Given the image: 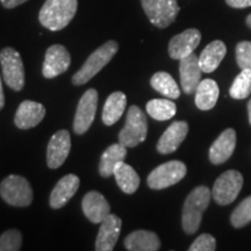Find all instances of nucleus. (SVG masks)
I'll use <instances>...</instances> for the list:
<instances>
[{"instance_id": "30", "label": "nucleus", "mask_w": 251, "mask_h": 251, "mask_svg": "<svg viewBox=\"0 0 251 251\" xmlns=\"http://www.w3.org/2000/svg\"><path fill=\"white\" fill-rule=\"evenodd\" d=\"M230 222L235 228H242L251 222V196L247 197L230 215Z\"/></svg>"}, {"instance_id": "19", "label": "nucleus", "mask_w": 251, "mask_h": 251, "mask_svg": "<svg viewBox=\"0 0 251 251\" xmlns=\"http://www.w3.org/2000/svg\"><path fill=\"white\" fill-rule=\"evenodd\" d=\"M84 215L92 224H101L102 220L111 212V206L106 198L97 191H90L83 198L81 201Z\"/></svg>"}, {"instance_id": "35", "label": "nucleus", "mask_w": 251, "mask_h": 251, "mask_svg": "<svg viewBox=\"0 0 251 251\" xmlns=\"http://www.w3.org/2000/svg\"><path fill=\"white\" fill-rule=\"evenodd\" d=\"M26 1H28V0H0L1 5L4 6L5 8H8V9L18 7V6L25 4Z\"/></svg>"}, {"instance_id": "7", "label": "nucleus", "mask_w": 251, "mask_h": 251, "mask_svg": "<svg viewBox=\"0 0 251 251\" xmlns=\"http://www.w3.org/2000/svg\"><path fill=\"white\" fill-rule=\"evenodd\" d=\"M141 5L149 21L157 28H166L179 13L177 0H141Z\"/></svg>"}, {"instance_id": "16", "label": "nucleus", "mask_w": 251, "mask_h": 251, "mask_svg": "<svg viewBox=\"0 0 251 251\" xmlns=\"http://www.w3.org/2000/svg\"><path fill=\"white\" fill-rule=\"evenodd\" d=\"M188 125L186 121H175L166 128V130L159 137L156 149L162 155H169L175 152L180 144L186 139Z\"/></svg>"}, {"instance_id": "18", "label": "nucleus", "mask_w": 251, "mask_h": 251, "mask_svg": "<svg viewBox=\"0 0 251 251\" xmlns=\"http://www.w3.org/2000/svg\"><path fill=\"white\" fill-rule=\"evenodd\" d=\"M46 117V108L42 103L25 100L19 105L14 117V124L19 129H30L36 127Z\"/></svg>"}, {"instance_id": "14", "label": "nucleus", "mask_w": 251, "mask_h": 251, "mask_svg": "<svg viewBox=\"0 0 251 251\" xmlns=\"http://www.w3.org/2000/svg\"><path fill=\"white\" fill-rule=\"evenodd\" d=\"M122 221L118 215L109 214L100 224L99 233L96 240L97 251H112L120 236Z\"/></svg>"}, {"instance_id": "27", "label": "nucleus", "mask_w": 251, "mask_h": 251, "mask_svg": "<svg viewBox=\"0 0 251 251\" xmlns=\"http://www.w3.org/2000/svg\"><path fill=\"white\" fill-rule=\"evenodd\" d=\"M150 85L166 98L178 99L180 97V89L178 87L174 77L168 72H156L150 79Z\"/></svg>"}, {"instance_id": "17", "label": "nucleus", "mask_w": 251, "mask_h": 251, "mask_svg": "<svg viewBox=\"0 0 251 251\" xmlns=\"http://www.w3.org/2000/svg\"><path fill=\"white\" fill-rule=\"evenodd\" d=\"M79 177L74 174H69L61 178L52 188L49 198V205L52 209H59L69 202V200L76 194L79 187Z\"/></svg>"}, {"instance_id": "31", "label": "nucleus", "mask_w": 251, "mask_h": 251, "mask_svg": "<svg viewBox=\"0 0 251 251\" xmlns=\"http://www.w3.org/2000/svg\"><path fill=\"white\" fill-rule=\"evenodd\" d=\"M23 246V235L18 229H9L0 235V251H18Z\"/></svg>"}, {"instance_id": "33", "label": "nucleus", "mask_w": 251, "mask_h": 251, "mask_svg": "<svg viewBox=\"0 0 251 251\" xmlns=\"http://www.w3.org/2000/svg\"><path fill=\"white\" fill-rule=\"evenodd\" d=\"M216 249L215 238L209 234H201L188 248L190 251H214Z\"/></svg>"}, {"instance_id": "38", "label": "nucleus", "mask_w": 251, "mask_h": 251, "mask_svg": "<svg viewBox=\"0 0 251 251\" xmlns=\"http://www.w3.org/2000/svg\"><path fill=\"white\" fill-rule=\"evenodd\" d=\"M247 25H248V27H249L251 29V14H249L247 17Z\"/></svg>"}, {"instance_id": "3", "label": "nucleus", "mask_w": 251, "mask_h": 251, "mask_svg": "<svg viewBox=\"0 0 251 251\" xmlns=\"http://www.w3.org/2000/svg\"><path fill=\"white\" fill-rule=\"evenodd\" d=\"M118 50L119 45L114 40L107 41L98 49L94 50L84 63L83 67L72 76V84L76 86H80L90 81L112 61Z\"/></svg>"}, {"instance_id": "23", "label": "nucleus", "mask_w": 251, "mask_h": 251, "mask_svg": "<svg viewBox=\"0 0 251 251\" xmlns=\"http://www.w3.org/2000/svg\"><path fill=\"white\" fill-rule=\"evenodd\" d=\"M126 156H127V147L122 146L120 142L109 146L108 148L102 152L101 157H100V176L103 178L111 177L113 172H114L115 166L118 165V163L124 162Z\"/></svg>"}, {"instance_id": "12", "label": "nucleus", "mask_w": 251, "mask_h": 251, "mask_svg": "<svg viewBox=\"0 0 251 251\" xmlns=\"http://www.w3.org/2000/svg\"><path fill=\"white\" fill-rule=\"evenodd\" d=\"M71 150V137L68 130L62 129L52 135L47 148V164L50 169H58L64 164Z\"/></svg>"}, {"instance_id": "4", "label": "nucleus", "mask_w": 251, "mask_h": 251, "mask_svg": "<svg viewBox=\"0 0 251 251\" xmlns=\"http://www.w3.org/2000/svg\"><path fill=\"white\" fill-rule=\"evenodd\" d=\"M148 120L139 106H130L127 112L126 125L119 133V142L127 148H134L147 139Z\"/></svg>"}, {"instance_id": "1", "label": "nucleus", "mask_w": 251, "mask_h": 251, "mask_svg": "<svg viewBox=\"0 0 251 251\" xmlns=\"http://www.w3.org/2000/svg\"><path fill=\"white\" fill-rule=\"evenodd\" d=\"M78 0H46L39 13V21L51 31L64 29L77 13Z\"/></svg>"}, {"instance_id": "24", "label": "nucleus", "mask_w": 251, "mask_h": 251, "mask_svg": "<svg viewBox=\"0 0 251 251\" xmlns=\"http://www.w3.org/2000/svg\"><path fill=\"white\" fill-rule=\"evenodd\" d=\"M127 107V97L122 92H113L106 99L102 108V122L105 126H113L120 120Z\"/></svg>"}, {"instance_id": "2", "label": "nucleus", "mask_w": 251, "mask_h": 251, "mask_svg": "<svg viewBox=\"0 0 251 251\" xmlns=\"http://www.w3.org/2000/svg\"><path fill=\"white\" fill-rule=\"evenodd\" d=\"M211 198L212 191L207 186H198L187 196L181 213V226L187 235L198 231Z\"/></svg>"}, {"instance_id": "29", "label": "nucleus", "mask_w": 251, "mask_h": 251, "mask_svg": "<svg viewBox=\"0 0 251 251\" xmlns=\"http://www.w3.org/2000/svg\"><path fill=\"white\" fill-rule=\"evenodd\" d=\"M251 93V70L242 69L231 84L229 94L234 99H246Z\"/></svg>"}, {"instance_id": "34", "label": "nucleus", "mask_w": 251, "mask_h": 251, "mask_svg": "<svg viewBox=\"0 0 251 251\" xmlns=\"http://www.w3.org/2000/svg\"><path fill=\"white\" fill-rule=\"evenodd\" d=\"M226 2L233 8H247L251 6V0H226Z\"/></svg>"}, {"instance_id": "25", "label": "nucleus", "mask_w": 251, "mask_h": 251, "mask_svg": "<svg viewBox=\"0 0 251 251\" xmlns=\"http://www.w3.org/2000/svg\"><path fill=\"white\" fill-rule=\"evenodd\" d=\"M196 105L201 111H209L216 105L219 99V85L211 78L201 79L196 90Z\"/></svg>"}, {"instance_id": "32", "label": "nucleus", "mask_w": 251, "mask_h": 251, "mask_svg": "<svg viewBox=\"0 0 251 251\" xmlns=\"http://www.w3.org/2000/svg\"><path fill=\"white\" fill-rule=\"evenodd\" d=\"M236 62L241 69H250L251 70V42L250 41H242L237 43L236 49Z\"/></svg>"}, {"instance_id": "37", "label": "nucleus", "mask_w": 251, "mask_h": 251, "mask_svg": "<svg viewBox=\"0 0 251 251\" xmlns=\"http://www.w3.org/2000/svg\"><path fill=\"white\" fill-rule=\"evenodd\" d=\"M248 115H249V122L251 125V99L248 102Z\"/></svg>"}, {"instance_id": "36", "label": "nucleus", "mask_w": 251, "mask_h": 251, "mask_svg": "<svg viewBox=\"0 0 251 251\" xmlns=\"http://www.w3.org/2000/svg\"><path fill=\"white\" fill-rule=\"evenodd\" d=\"M4 106H5V94H4V89H2V79L1 77H0V111H1Z\"/></svg>"}, {"instance_id": "28", "label": "nucleus", "mask_w": 251, "mask_h": 251, "mask_svg": "<svg viewBox=\"0 0 251 251\" xmlns=\"http://www.w3.org/2000/svg\"><path fill=\"white\" fill-rule=\"evenodd\" d=\"M147 113L158 121L170 120L177 113V106L169 99H152L147 102Z\"/></svg>"}, {"instance_id": "10", "label": "nucleus", "mask_w": 251, "mask_h": 251, "mask_svg": "<svg viewBox=\"0 0 251 251\" xmlns=\"http://www.w3.org/2000/svg\"><path fill=\"white\" fill-rule=\"evenodd\" d=\"M97 106H98V92L96 89H89L81 96L75 115L74 131L77 135L85 134L90 129L96 118Z\"/></svg>"}, {"instance_id": "8", "label": "nucleus", "mask_w": 251, "mask_h": 251, "mask_svg": "<svg viewBox=\"0 0 251 251\" xmlns=\"http://www.w3.org/2000/svg\"><path fill=\"white\" fill-rule=\"evenodd\" d=\"M243 186V176L236 170H228L215 180L212 197L218 205L227 206L236 200Z\"/></svg>"}, {"instance_id": "22", "label": "nucleus", "mask_w": 251, "mask_h": 251, "mask_svg": "<svg viewBox=\"0 0 251 251\" xmlns=\"http://www.w3.org/2000/svg\"><path fill=\"white\" fill-rule=\"evenodd\" d=\"M227 54V47L222 41L216 40L206 46L199 56V64L202 72L211 74L221 64L222 59Z\"/></svg>"}, {"instance_id": "20", "label": "nucleus", "mask_w": 251, "mask_h": 251, "mask_svg": "<svg viewBox=\"0 0 251 251\" xmlns=\"http://www.w3.org/2000/svg\"><path fill=\"white\" fill-rule=\"evenodd\" d=\"M236 147V131L228 128L220 134L209 148V161L219 165L227 162L233 155Z\"/></svg>"}, {"instance_id": "13", "label": "nucleus", "mask_w": 251, "mask_h": 251, "mask_svg": "<svg viewBox=\"0 0 251 251\" xmlns=\"http://www.w3.org/2000/svg\"><path fill=\"white\" fill-rule=\"evenodd\" d=\"M201 41V33L196 28L184 30L172 37L169 42V55L172 59H179L193 54Z\"/></svg>"}, {"instance_id": "6", "label": "nucleus", "mask_w": 251, "mask_h": 251, "mask_svg": "<svg viewBox=\"0 0 251 251\" xmlns=\"http://www.w3.org/2000/svg\"><path fill=\"white\" fill-rule=\"evenodd\" d=\"M2 78L9 89L21 91L25 86V67L23 58L14 48L7 47L0 51Z\"/></svg>"}, {"instance_id": "9", "label": "nucleus", "mask_w": 251, "mask_h": 251, "mask_svg": "<svg viewBox=\"0 0 251 251\" xmlns=\"http://www.w3.org/2000/svg\"><path fill=\"white\" fill-rule=\"evenodd\" d=\"M186 165L180 161H170L157 166L147 178V184L151 190H164L176 185L186 176Z\"/></svg>"}, {"instance_id": "15", "label": "nucleus", "mask_w": 251, "mask_h": 251, "mask_svg": "<svg viewBox=\"0 0 251 251\" xmlns=\"http://www.w3.org/2000/svg\"><path fill=\"white\" fill-rule=\"evenodd\" d=\"M179 75L184 93L192 94L196 92L198 85L201 81L202 70L199 64V57L194 52L179 59Z\"/></svg>"}, {"instance_id": "11", "label": "nucleus", "mask_w": 251, "mask_h": 251, "mask_svg": "<svg viewBox=\"0 0 251 251\" xmlns=\"http://www.w3.org/2000/svg\"><path fill=\"white\" fill-rule=\"evenodd\" d=\"M71 64V56L68 49L62 45L50 46L46 51L45 62L42 67V75L47 79L59 76L68 71Z\"/></svg>"}, {"instance_id": "26", "label": "nucleus", "mask_w": 251, "mask_h": 251, "mask_svg": "<svg viewBox=\"0 0 251 251\" xmlns=\"http://www.w3.org/2000/svg\"><path fill=\"white\" fill-rule=\"evenodd\" d=\"M113 175H114L118 186L126 194L135 193L140 186L141 180L139 175L130 165L125 163V161L118 163Z\"/></svg>"}, {"instance_id": "5", "label": "nucleus", "mask_w": 251, "mask_h": 251, "mask_svg": "<svg viewBox=\"0 0 251 251\" xmlns=\"http://www.w3.org/2000/svg\"><path fill=\"white\" fill-rule=\"evenodd\" d=\"M0 197L11 206L28 207L33 201V188L23 176L9 175L0 183Z\"/></svg>"}, {"instance_id": "21", "label": "nucleus", "mask_w": 251, "mask_h": 251, "mask_svg": "<svg viewBox=\"0 0 251 251\" xmlns=\"http://www.w3.org/2000/svg\"><path fill=\"white\" fill-rule=\"evenodd\" d=\"M125 248L129 251H157L161 248V241L156 233L150 230H135L126 236Z\"/></svg>"}]
</instances>
